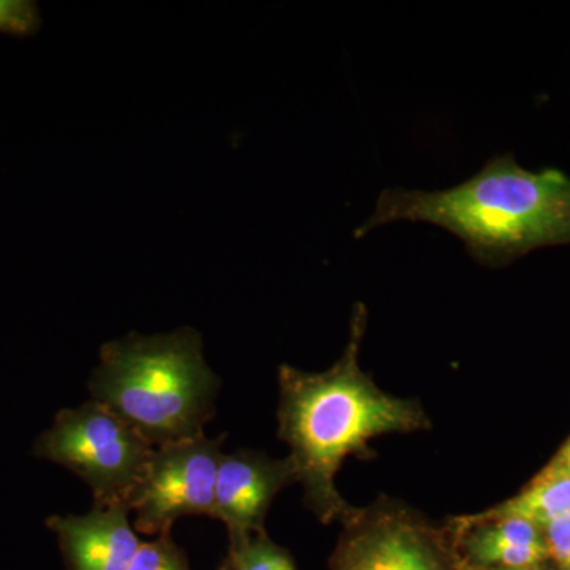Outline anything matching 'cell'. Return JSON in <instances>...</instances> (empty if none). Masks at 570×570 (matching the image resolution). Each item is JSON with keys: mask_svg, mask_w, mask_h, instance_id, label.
Wrapping results in <instances>:
<instances>
[{"mask_svg": "<svg viewBox=\"0 0 570 570\" xmlns=\"http://www.w3.org/2000/svg\"><path fill=\"white\" fill-rule=\"evenodd\" d=\"M549 466L570 472V438L564 442V445L558 450L557 455L550 461Z\"/></svg>", "mask_w": 570, "mask_h": 570, "instance_id": "cell-15", "label": "cell"}, {"mask_svg": "<svg viewBox=\"0 0 570 570\" xmlns=\"http://www.w3.org/2000/svg\"><path fill=\"white\" fill-rule=\"evenodd\" d=\"M296 483L288 456L276 460L255 450L224 453L217 469L213 519L227 527L238 542L265 531V520L277 494Z\"/></svg>", "mask_w": 570, "mask_h": 570, "instance_id": "cell-7", "label": "cell"}, {"mask_svg": "<svg viewBox=\"0 0 570 570\" xmlns=\"http://www.w3.org/2000/svg\"><path fill=\"white\" fill-rule=\"evenodd\" d=\"M542 531L549 560L558 569L570 570V513L543 524Z\"/></svg>", "mask_w": 570, "mask_h": 570, "instance_id": "cell-14", "label": "cell"}, {"mask_svg": "<svg viewBox=\"0 0 570 570\" xmlns=\"http://www.w3.org/2000/svg\"><path fill=\"white\" fill-rule=\"evenodd\" d=\"M570 513V472L547 464L519 494L479 513L460 515L464 521L521 519L543 527Z\"/></svg>", "mask_w": 570, "mask_h": 570, "instance_id": "cell-10", "label": "cell"}, {"mask_svg": "<svg viewBox=\"0 0 570 570\" xmlns=\"http://www.w3.org/2000/svg\"><path fill=\"white\" fill-rule=\"evenodd\" d=\"M341 524L330 570H466L449 528L406 502L377 498Z\"/></svg>", "mask_w": 570, "mask_h": 570, "instance_id": "cell-5", "label": "cell"}, {"mask_svg": "<svg viewBox=\"0 0 570 570\" xmlns=\"http://www.w3.org/2000/svg\"><path fill=\"white\" fill-rule=\"evenodd\" d=\"M445 527L452 532L461 558L471 568H538L549 561L542 527L532 521H464L452 517Z\"/></svg>", "mask_w": 570, "mask_h": 570, "instance_id": "cell-9", "label": "cell"}, {"mask_svg": "<svg viewBox=\"0 0 570 570\" xmlns=\"http://www.w3.org/2000/svg\"><path fill=\"white\" fill-rule=\"evenodd\" d=\"M225 560L232 570H298L291 551L273 542L266 531L228 543Z\"/></svg>", "mask_w": 570, "mask_h": 570, "instance_id": "cell-11", "label": "cell"}, {"mask_svg": "<svg viewBox=\"0 0 570 570\" xmlns=\"http://www.w3.org/2000/svg\"><path fill=\"white\" fill-rule=\"evenodd\" d=\"M557 570H561V569H558V568H557Z\"/></svg>", "mask_w": 570, "mask_h": 570, "instance_id": "cell-18", "label": "cell"}, {"mask_svg": "<svg viewBox=\"0 0 570 570\" xmlns=\"http://www.w3.org/2000/svg\"><path fill=\"white\" fill-rule=\"evenodd\" d=\"M129 570H190V564L170 531L156 535L151 542H141Z\"/></svg>", "mask_w": 570, "mask_h": 570, "instance_id": "cell-12", "label": "cell"}, {"mask_svg": "<svg viewBox=\"0 0 570 570\" xmlns=\"http://www.w3.org/2000/svg\"><path fill=\"white\" fill-rule=\"evenodd\" d=\"M217 570H232V566H230V564H228V561H227V560H225V561L223 562V566H220V568H219V569H217Z\"/></svg>", "mask_w": 570, "mask_h": 570, "instance_id": "cell-17", "label": "cell"}, {"mask_svg": "<svg viewBox=\"0 0 570 570\" xmlns=\"http://www.w3.org/2000/svg\"><path fill=\"white\" fill-rule=\"evenodd\" d=\"M36 453L78 475L91 489L94 505L127 508L154 448L110 409L89 400L59 412Z\"/></svg>", "mask_w": 570, "mask_h": 570, "instance_id": "cell-4", "label": "cell"}, {"mask_svg": "<svg viewBox=\"0 0 570 570\" xmlns=\"http://www.w3.org/2000/svg\"><path fill=\"white\" fill-rule=\"evenodd\" d=\"M367 309L356 303L343 356L322 373L279 367L277 436L287 444L303 501L321 523L347 520L355 505L337 491L336 475L348 456H373L370 442L417 433L431 420L417 400L390 395L360 366Z\"/></svg>", "mask_w": 570, "mask_h": 570, "instance_id": "cell-1", "label": "cell"}, {"mask_svg": "<svg viewBox=\"0 0 570 570\" xmlns=\"http://www.w3.org/2000/svg\"><path fill=\"white\" fill-rule=\"evenodd\" d=\"M224 436H198L154 449L127 502L135 531L159 535L184 517H213Z\"/></svg>", "mask_w": 570, "mask_h": 570, "instance_id": "cell-6", "label": "cell"}, {"mask_svg": "<svg viewBox=\"0 0 570 570\" xmlns=\"http://www.w3.org/2000/svg\"><path fill=\"white\" fill-rule=\"evenodd\" d=\"M400 220L444 228L480 264H508L538 247L570 243V176L557 168L527 170L510 156L493 157L450 189L384 190L355 235Z\"/></svg>", "mask_w": 570, "mask_h": 570, "instance_id": "cell-2", "label": "cell"}, {"mask_svg": "<svg viewBox=\"0 0 570 570\" xmlns=\"http://www.w3.org/2000/svg\"><path fill=\"white\" fill-rule=\"evenodd\" d=\"M69 570H129L140 549L126 505H92L85 515L52 517Z\"/></svg>", "mask_w": 570, "mask_h": 570, "instance_id": "cell-8", "label": "cell"}, {"mask_svg": "<svg viewBox=\"0 0 570 570\" xmlns=\"http://www.w3.org/2000/svg\"><path fill=\"white\" fill-rule=\"evenodd\" d=\"M466 570H546V568H543V566H538V568L499 569V568H471V566H466Z\"/></svg>", "mask_w": 570, "mask_h": 570, "instance_id": "cell-16", "label": "cell"}, {"mask_svg": "<svg viewBox=\"0 0 570 570\" xmlns=\"http://www.w3.org/2000/svg\"><path fill=\"white\" fill-rule=\"evenodd\" d=\"M40 26L39 9L29 0H0V32L28 37Z\"/></svg>", "mask_w": 570, "mask_h": 570, "instance_id": "cell-13", "label": "cell"}, {"mask_svg": "<svg viewBox=\"0 0 570 570\" xmlns=\"http://www.w3.org/2000/svg\"><path fill=\"white\" fill-rule=\"evenodd\" d=\"M88 387L91 400L157 449L204 436L216 415L219 377L206 363L202 336L183 326L104 344Z\"/></svg>", "mask_w": 570, "mask_h": 570, "instance_id": "cell-3", "label": "cell"}]
</instances>
